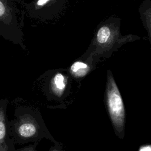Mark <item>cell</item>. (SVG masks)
Returning <instances> with one entry per match:
<instances>
[{"label":"cell","instance_id":"cell-1","mask_svg":"<svg viewBox=\"0 0 151 151\" xmlns=\"http://www.w3.org/2000/svg\"><path fill=\"white\" fill-rule=\"evenodd\" d=\"M14 113V118L9 121V136L15 144L40 142L43 138L55 142L48 130L38 109L26 106H19Z\"/></svg>","mask_w":151,"mask_h":151},{"label":"cell","instance_id":"cell-2","mask_svg":"<svg viewBox=\"0 0 151 151\" xmlns=\"http://www.w3.org/2000/svg\"><path fill=\"white\" fill-rule=\"evenodd\" d=\"M22 1L0 0V36L25 51L27 47L22 30L25 12L23 6H18Z\"/></svg>","mask_w":151,"mask_h":151},{"label":"cell","instance_id":"cell-3","mask_svg":"<svg viewBox=\"0 0 151 151\" xmlns=\"http://www.w3.org/2000/svg\"><path fill=\"white\" fill-rule=\"evenodd\" d=\"M105 103L114 132L122 139L124 136L125 108L121 94L110 70L107 76Z\"/></svg>","mask_w":151,"mask_h":151},{"label":"cell","instance_id":"cell-4","mask_svg":"<svg viewBox=\"0 0 151 151\" xmlns=\"http://www.w3.org/2000/svg\"><path fill=\"white\" fill-rule=\"evenodd\" d=\"M67 0H32L29 2L22 1L25 14L31 18L47 22L54 19L60 12Z\"/></svg>","mask_w":151,"mask_h":151},{"label":"cell","instance_id":"cell-5","mask_svg":"<svg viewBox=\"0 0 151 151\" xmlns=\"http://www.w3.org/2000/svg\"><path fill=\"white\" fill-rule=\"evenodd\" d=\"M42 78V89L48 98H60L63 96L68 84L65 74L59 70H52L46 72Z\"/></svg>","mask_w":151,"mask_h":151},{"label":"cell","instance_id":"cell-6","mask_svg":"<svg viewBox=\"0 0 151 151\" xmlns=\"http://www.w3.org/2000/svg\"><path fill=\"white\" fill-rule=\"evenodd\" d=\"M8 99L0 100V151H15V142L9 136V120L6 116Z\"/></svg>","mask_w":151,"mask_h":151},{"label":"cell","instance_id":"cell-7","mask_svg":"<svg viewBox=\"0 0 151 151\" xmlns=\"http://www.w3.org/2000/svg\"><path fill=\"white\" fill-rule=\"evenodd\" d=\"M114 37L115 35L111 27L105 25L98 29L96 34V42L97 45L106 47L113 42Z\"/></svg>","mask_w":151,"mask_h":151},{"label":"cell","instance_id":"cell-8","mask_svg":"<svg viewBox=\"0 0 151 151\" xmlns=\"http://www.w3.org/2000/svg\"><path fill=\"white\" fill-rule=\"evenodd\" d=\"M91 67L87 63L77 61L73 63L69 68V72L74 78H83L90 71Z\"/></svg>","mask_w":151,"mask_h":151},{"label":"cell","instance_id":"cell-9","mask_svg":"<svg viewBox=\"0 0 151 151\" xmlns=\"http://www.w3.org/2000/svg\"><path fill=\"white\" fill-rule=\"evenodd\" d=\"M38 143L39 142L34 143L33 144H30L19 149H16L15 151H38L37 150V146H38Z\"/></svg>","mask_w":151,"mask_h":151},{"label":"cell","instance_id":"cell-10","mask_svg":"<svg viewBox=\"0 0 151 151\" xmlns=\"http://www.w3.org/2000/svg\"><path fill=\"white\" fill-rule=\"evenodd\" d=\"M48 151H61V150L60 147L56 144L54 146L51 147Z\"/></svg>","mask_w":151,"mask_h":151},{"label":"cell","instance_id":"cell-11","mask_svg":"<svg viewBox=\"0 0 151 151\" xmlns=\"http://www.w3.org/2000/svg\"><path fill=\"white\" fill-rule=\"evenodd\" d=\"M140 151H151V146H146L140 148Z\"/></svg>","mask_w":151,"mask_h":151}]
</instances>
